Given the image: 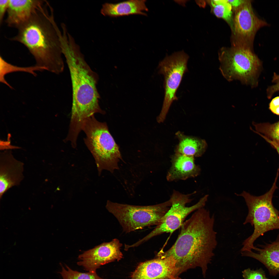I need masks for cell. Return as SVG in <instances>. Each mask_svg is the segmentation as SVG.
Returning a JSON list of instances; mask_svg holds the SVG:
<instances>
[{"label":"cell","instance_id":"cell-1","mask_svg":"<svg viewBox=\"0 0 279 279\" xmlns=\"http://www.w3.org/2000/svg\"><path fill=\"white\" fill-rule=\"evenodd\" d=\"M214 220V215L211 216L203 207L196 210L182 224L173 245L166 251H160L157 255L173 258L177 276L188 269L199 267L205 276L217 245Z\"/></svg>","mask_w":279,"mask_h":279},{"label":"cell","instance_id":"cell-2","mask_svg":"<svg viewBox=\"0 0 279 279\" xmlns=\"http://www.w3.org/2000/svg\"><path fill=\"white\" fill-rule=\"evenodd\" d=\"M48 2L41 5L30 18L18 29L11 40L22 44L34 56L36 66L55 74L64 68L59 33L53 10Z\"/></svg>","mask_w":279,"mask_h":279},{"label":"cell","instance_id":"cell-3","mask_svg":"<svg viewBox=\"0 0 279 279\" xmlns=\"http://www.w3.org/2000/svg\"><path fill=\"white\" fill-rule=\"evenodd\" d=\"M63 55L70 71L72 86L69 125L74 129H80L88 118L96 113H105L99 103L100 97L96 86L98 76L86 61L79 45L74 46Z\"/></svg>","mask_w":279,"mask_h":279},{"label":"cell","instance_id":"cell-4","mask_svg":"<svg viewBox=\"0 0 279 279\" xmlns=\"http://www.w3.org/2000/svg\"><path fill=\"white\" fill-rule=\"evenodd\" d=\"M279 174L277 171L273 185L265 194L253 196L243 191L239 195L244 198L248 210L244 224L249 223L254 227L253 234L245 240L241 252L253 250L255 241L268 231L279 229V211L274 206L272 202L273 194L277 187L276 183Z\"/></svg>","mask_w":279,"mask_h":279},{"label":"cell","instance_id":"cell-5","mask_svg":"<svg viewBox=\"0 0 279 279\" xmlns=\"http://www.w3.org/2000/svg\"><path fill=\"white\" fill-rule=\"evenodd\" d=\"M86 135L84 141L100 170L113 173L119 169L122 160L119 147L110 133L105 122L98 121L94 115L87 118L82 128Z\"/></svg>","mask_w":279,"mask_h":279},{"label":"cell","instance_id":"cell-6","mask_svg":"<svg viewBox=\"0 0 279 279\" xmlns=\"http://www.w3.org/2000/svg\"><path fill=\"white\" fill-rule=\"evenodd\" d=\"M219 57L220 70L228 81L238 80L252 87L257 85L261 63L252 49L233 45L222 49Z\"/></svg>","mask_w":279,"mask_h":279},{"label":"cell","instance_id":"cell-7","mask_svg":"<svg viewBox=\"0 0 279 279\" xmlns=\"http://www.w3.org/2000/svg\"><path fill=\"white\" fill-rule=\"evenodd\" d=\"M171 205L168 200L149 206H136L107 201L106 207L117 219L123 231L128 233L159 224Z\"/></svg>","mask_w":279,"mask_h":279},{"label":"cell","instance_id":"cell-8","mask_svg":"<svg viewBox=\"0 0 279 279\" xmlns=\"http://www.w3.org/2000/svg\"><path fill=\"white\" fill-rule=\"evenodd\" d=\"M189 58L187 54L181 51L166 56L159 64V73L164 77L165 92L161 110L157 119L159 123L164 121L172 102L178 99L176 92L187 71Z\"/></svg>","mask_w":279,"mask_h":279},{"label":"cell","instance_id":"cell-9","mask_svg":"<svg viewBox=\"0 0 279 279\" xmlns=\"http://www.w3.org/2000/svg\"><path fill=\"white\" fill-rule=\"evenodd\" d=\"M192 193L184 194L174 190L170 199L171 205L164 216L160 223L150 233L137 242L140 245L152 237L164 233H172L181 227L186 217L192 212L203 207L208 195L201 198L194 205L189 207L186 204L192 200Z\"/></svg>","mask_w":279,"mask_h":279},{"label":"cell","instance_id":"cell-10","mask_svg":"<svg viewBox=\"0 0 279 279\" xmlns=\"http://www.w3.org/2000/svg\"><path fill=\"white\" fill-rule=\"evenodd\" d=\"M268 25L255 14L250 1L246 0L235 10L232 26L233 45L252 49L255 35L261 28Z\"/></svg>","mask_w":279,"mask_h":279},{"label":"cell","instance_id":"cell-11","mask_svg":"<svg viewBox=\"0 0 279 279\" xmlns=\"http://www.w3.org/2000/svg\"><path fill=\"white\" fill-rule=\"evenodd\" d=\"M122 245L116 238L103 243L80 255L78 259L80 261L77 264L89 272H96L100 266L122 258L120 250Z\"/></svg>","mask_w":279,"mask_h":279},{"label":"cell","instance_id":"cell-12","mask_svg":"<svg viewBox=\"0 0 279 279\" xmlns=\"http://www.w3.org/2000/svg\"><path fill=\"white\" fill-rule=\"evenodd\" d=\"M176 263L171 257L158 258L142 262L131 274L130 279H171L177 277Z\"/></svg>","mask_w":279,"mask_h":279},{"label":"cell","instance_id":"cell-13","mask_svg":"<svg viewBox=\"0 0 279 279\" xmlns=\"http://www.w3.org/2000/svg\"><path fill=\"white\" fill-rule=\"evenodd\" d=\"M24 164L15 158L10 151L0 156V198L9 189L19 185L23 180Z\"/></svg>","mask_w":279,"mask_h":279},{"label":"cell","instance_id":"cell-14","mask_svg":"<svg viewBox=\"0 0 279 279\" xmlns=\"http://www.w3.org/2000/svg\"><path fill=\"white\" fill-rule=\"evenodd\" d=\"M43 0H9L5 22L18 29L30 18Z\"/></svg>","mask_w":279,"mask_h":279},{"label":"cell","instance_id":"cell-15","mask_svg":"<svg viewBox=\"0 0 279 279\" xmlns=\"http://www.w3.org/2000/svg\"><path fill=\"white\" fill-rule=\"evenodd\" d=\"M171 165L166 176L169 182L185 180L197 177L200 169L195 163L194 157L175 153L171 158Z\"/></svg>","mask_w":279,"mask_h":279},{"label":"cell","instance_id":"cell-16","mask_svg":"<svg viewBox=\"0 0 279 279\" xmlns=\"http://www.w3.org/2000/svg\"><path fill=\"white\" fill-rule=\"evenodd\" d=\"M260 247L261 248L254 247L253 250L256 253L245 251L241 252L242 255L258 260L267 268L270 275L276 276L279 273V242L276 241Z\"/></svg>","mask_w":279,"mask_h":279},{"label":"cell","instance_id":"cell-17","mask_svg":"<svg viewBox=\"0 0 279 279\" xmlns=\"http://www.w3.org/2000/svg\"><path fill=\"white\" fill-rule=\"evenodd\" d=\"M145 0H129L117 3H105L102 5L100 13L104 16L117 17L133 14L146 16L148 11Z\"/></svg>","mask_w":279,"mask_h":279},{"label":"cell","instance_id":"cell-18","mask_svg":"<svg viewBox=\"0 0 279 279\" xmlns=\"http://www.w3.org/2000/svg\"><path fill=\"white\" fill-rule=\"evenodd\" d=\"M176 135L179 140L175 153L184 155L198 157L201 156L206 151L207 143L205 140L186 136L178 132Z\"/></svg>","mask_w":279,"mask_h":279},{"label":"cell","instance_id":"cell-19","mask_svg":"<svg viewBox=\"0 0 279 279\" xmlns=\"http://www.w3.org/2000/svg\"><path fill=\"white\" fill-rule=\"evenodd\" d=\"M47 70L44 67L35 65L27 67H21L11 64L6 61L1 56L0 57V82L8 86L11 88L12 87L5 79V76L7 74L14 72H23L30 73L35 76L37 74L35 71H42Z\"/></svg>","mask_w":279,"mask_h":279},{"label":"cell","instance_id":"cell-20","mask_svg":"<svg viewBox=\"0 0 279 279\" xmlns=\"http://www.w3.org/2000/svg\"><path fill=\"white\" fill-rule=\"evenodd\" d=\"M211 5L215 15L222 18L230 24L232 19L233 9L227 0H213L208 1Z\"/></svg>","mask_w":279,"mask_h":279},{"label":"cell","instance_id":"cell-21","mask_svg":"<svg viewBox=\"0 0 279 279\" xmlns=\"http://www.w3.org/2000/svg\"><path fill=\"white\" fill-rule=\"evenodd\" d=\"M253 125L257 132L264 134L269 139L279 144V121L273 124L254 123Z\"/></svg>","mask_w":279,"mask_h":279},{"label":"cell","instance_id":"cell-22","mask_svg":"<svg viewBox=\"0 0 279 279\" xmlns=\"http://www.w3.org/2000/svg\"><path fill=\"white\" fill-rule=\"evenodd\" d=\"M61 267L60 273L63 279H105L99 277L96 272L82 273L73 270L67 265H66V269L62 265Z\"/></svg>","mask_w":279,"mask_h":279},{"label":"cell","instance_id":"cell-23","mask_svg":"<svg viewBox=\"0 0 279 279\" xmlns=\"http://www.w3.org/2000/svg\"><path fill=\"white\" fill-rule=\"evenodd\" d=\"M242 273L244 279H268L265 272L261 268L255 270L247 268L243 270Z\"/></svg>","mask_w":279,"mask_h":279},{"label":"cell","instance_id":"cell-24","mask_svg":"<svg viewBox=\"0 0 279 279\" xmlns=\"http://www.w3.org/2000/svg\"><path fill=\"white\" fill-rule=\"evenodd\" d=\"M272 81L274 84L267 89V97L269 99L270 98L274 93L279 91V74L274 73Z\"/></svg>","mask_w":279,"mask_h":279},{"label":"cell","instance_id":"cell-25","mask_svg":"<svg viewBox=\"0 0 279 279\" xmlns=\"http://www.w3.org/2000/svg\"><path fill=\"white\" fill-rule=\"evenodd\" d=\"M9 0H0V24L3 22L5 13L7 12L9 7Z\"/></svg>","mask_w":279,"mask_h":279},{"label":"cell","instance_id":"cell-26","mask_svg":"<svg viewBox=\"0 0 279 279\" xmlns=\"http://www.w3.org/2000/svg\"><path fill=\"white\" fill-rule=\"evenodd\" d=\"M269 109L273 113L279 115V96L272 100L269 104Z\"/></svg>","mask_w":279,"mask_h":279},{"label":"cell","instance_id":"cell-27","mask_svg":"<svg viewBox=\"0 0 279 279\" xmlns=\"http://www.w3.org/2000/svg\"><path fill=\"white\" fill-rule=\"evenodd\" d=\"M246 0H227V2L231 5L232 9L235 10L240 7Z\"/></svg>","mask_w":279,"mask_h":279},{"label":"cell","instance_id":"cell-28","mask_svg":"<svg viewBox=\"0 0 279 279\" xmlns=\"http://www.w3.org/2000/svg\"><path fill=\"white\" fill-rule=\"evenodd\" d=\"M262 137L275 148L279 155V144L271 140L264 136H262Z\"/></svg>","mask_w":279,"mask_h":279},{"label":"cell","instance_id":"cell-29","mask_svg":"<svg viewBox=\"0 0 279 279\" xmlns=\"http://www.w3.org/2000/svg\"><path fill=\"white\" fill-rule=\"evenodd\" d=\"M2 145H4V146H3L2 147H1V149L2 150H4L5 149H13L14 148H17L16 147H14L13 146L11 145L10 144V141L9 140L7 141H2Z\"/></svg>","mask_w":279,"mask_h":279},{"label":"cell","instance_id":"cell-30","mask_svg":"<svg viewBox=\"0 0 279 279\" xmlns=\"http://www.w3.org/2000/svg\"><path fill=\"white\" fill-rule=\"evenodd\" d=\"M276 241L279 242V235H278V237L277 238V239L276 240Z\"/></svg>","mask_w":279,"mask_h":279},{"label":"cell","instance_id":"cell-31","mask_svg":"<svg viewBox=\"0 0 279 279\" xmlns=\"http://www.w3.org/2000/svg\"><path fill=\"white\" fill-rule=\"evenodd\" d=\"M171 279H180L178 277H173V278H172Z\"/></svg>","mask_w":279,"mask_h":279}]
</instances>
